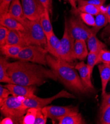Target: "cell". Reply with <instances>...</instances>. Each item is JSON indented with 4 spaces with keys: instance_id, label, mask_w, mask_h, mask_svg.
I'll use <instances>...</instances> for the list:
<instances>
[{
    "instance_id": "1",
    "label": "cell",
    "mask_w": 110,
    "mask_h": 124,
    "mask_svg": "<svg viewBox=\"0 0 110 124\" xmlns=\"http://www.w3.org/2000/svg\"><path fill=\"white\" fill-rule=\"evenodd\" d=\"M44 65L19 60L9 63L7 70L11 84L23 85H41L47 79L57 81L56 75Z\"/></svg>"
},
{
    "instance_id": "26",
    "label": "cell",
    "mask_w": 110,
    "mask_h": 124,
    "mask_svg": "<svg viewBox=\"0 0 110 124\" xmlns=\"http://www.w3.org/2000/svg\"><path fill=\"white\" fill-rule=\"evenodd\" d=\"M37 108H28L25 116H23L19 119L18 122L23 124H34L36 118Z\"/></svg>"
},
{
    "instance_id": "7",
    "label": "cell",
    "mask_w": 110,
    "mask_h": 124,
    "mask_svg": "<svg viewBox=\"0 0 110 124\" xmlns=\"http://www.w3.org/2000/svg\"><path fill=\"white\" fill-rule=\"evenodd\" d=\"M68 24L69 32L75 40L87 41L91 35L90 28L88 27L80 17L77 15L73 16Z\"/></svg>"
},
{
    "instance_id": "19",
    "label": "cell",
    "mask_w": 110,
    "mask_h": 124,
    "mask_svg": "<svg viewBox=\"0 0 110 124\" xmlns=\"http://www.w3.org/2000/svg\"><path fill=\"white\" fill-rule=\"evenodd\" d=\"M40 22L46 38L50 36L53 32H54L51 21L50 10L46 8L45 9L44 12L42 15L40 17Z\"/></svg>"
},
{
    "instance_id": "33",
    "label": "cell",
    "mask_w": 110,
    "mask_h": 124,
    "mask_svg": "<svg viewBox=\"0 0 110 124\" xmlns=\"http://www.w3.org/2000/svg\"><path fill=\"white\" fill-rule=\"evenodd\" d=\"M9 30L8 29L2 25L0 26V47L6 45Z\"/></svg>"
},
{
    "instance_id": "36",
    "label": "cell",
    "mask_w": 110,
    "mask_h": 124,
    "mask_svg": "<svg viewBox=\"0 0 110 124\" xmlns=\"http://www.w3.org/2000/svg\"><path fill=\"white\" fill-rule=\"evenodd\" d=\"M102 96V101L101 108L110 105V93L107 94L106 93Z\"/></svg>"
},
{
    "instance_id": "15",
    "label": "cell",
    "mask_w": 110,
    "mask_h": 124,
    "mask_svg": "<svg viewBox=\"0 0 110 124\" xmlns=\"http://www.w3.org/2000/svg\"><path fill=\"white\" fill-rule=\"evenodd\" d=\"M8 13L20 23L26 18L20 0H14L11 2Z\"/></svg>"
},
{
    "instance_id": "21",
    "label": "cell",
    "mask_w": 110,
    "mask_h": 124,
    "mask_svg": "<svg viewBox=\"0 0 110 124\" xmlns=\"http://www.w3.org/2000/svg\"><path fill=\"white\" fill-rule=\"evenodd\" d=\"M109 23L108 17L106 12H100L96 16L94 26L90 28L91 34L96 35L101 29L107 25Z\"/></svg>"
},
{
    "instance_id": "5",
    "label": "cell",
    "mask_w": 110,
    "mask_h": 124,
    "mask_svg": "<svg viewBox=\"0 0 110 124\" xmlns=\"http://www.w3.org/2000/svg\"><path fill=\"white\" fill-rule=\"evenodd\" d=\"M48 51L41 46L29 45L23 47L16 59L45 66Z\"/></svg>"
},
{
    "instance_id": "2",
    "label": "cell",
    "mask_w": 110,
    "mask_h": 124,
    "mask_svg": "<svg viewBox=\"0 0 110 124\" xmlns=\"http://www.w3.org/2000/svg\"><path fill=\"white\" fill-rule=\"evenodd\" d=\"M46 64L68 89L80 94L88 92L75 67L62 59L48 54L46 56Z\"/></svg>"
},
{
    "instance_id": "43",
    "label": "cell",
    "mask_w": 110,
    "mask_h": 124,
    "mask_svg": "<svg viewBox=\"0 0 110 124\" xmlns=\"http://www.w3.org/2000/svg\"><path fill=\"white\" fill-rule=\"evenodd\" d=\"M64 1H67V0H64Z\"/></svg>"
},
{
    "instance_id": "42",
    "label": "cell",
    "mask_w": 110,
    "mask_h": 124,
    "mask_svg": "<svg viewBox=\"0 0 110 124\" xmlns=\"http://www.w3.org/2000/svg\"><path fill=\"white\" fill-rule=\"evenodd\" d=\"M105 40V42H106V43L110 46V37H109V38H106Z\"/></svg>"
},
{
    "instance_id": "4",
    "label": "cell",
    "mask_w": 110,
    "mask_h": 124,
    "mask_svg": "<svg viewBox=\"0 0 110 124\" xmlns=\"http://www.w3.org/2000/svg\"><path fill=\"white\" fill-rule=\"evenodd\" d=\"M23 97L8 96L1 106V111L6 117L18 120L26 113L28 108L24 104Z\"/></svg>"
},
{
    "instance_id": "11",
    "label": "cell",
    "mask_w": 110,
    "mask_h": 124,
    "mask_svg": "<svg viewBox=\"0 0 110 124\" xmlns=\"http://www.w3.org/2000/svg\"><path fill=\"white\" fill-rule=\"evenodd\" d=\"M9 90L12 95L17 97H29L34 95L36 88L33 85H23L15 84H7L4 85Z\"/></svg>"
},
{
    "instance_id": "38",
    "label": "cell",
    "mask_w": 110,
    "mask_h": 124,
    "mask_svg": "<svg viewBox=\"0 0 110 124\" xmlns=\"http://www.w3.org/2000/svg\"><path fill=\"white\" fill-rule=\"evenodd\" d=\"M39 1L44 6L45 8H46L48 10L51 11V0H39Z\"/></svg>"
},
{
    "instance_id": "18",
    "label": "cell",
    "mask_w": 110,
    "mask_h": 124,
    "mask_svg": "<svg viewBox=\"0 0 110 124\" xmlns=\"http://www.w3.org/2000/svg\"><path fill=\"white\" fill-rule=\"evenodd\" d=\"M59 124H86L81 114L79 112L67 114L58 120Z\"/></svg>"
},
{
    "instance_id": "12",
    "label": "cell",
    "mask_w": 110,
    "mask_h": 124,
    "mask_svg": "<svg viewBox=\"0 0 110 124\" xmlns=\"http://www.w3.org/2000/svg\"><path fill=\"white\" fill-rule=\"evenodd\" d=\"M75 68L79 73L85 88L88 92H93L94 88L91 81L92 75L90 74L87 64H85L83 61H81L80 62L77 63Z\"/></svg>"
},
{
    "instance_id": "3",
    "label": "cell",
    "mask_w": 110,
    "mask_h": 124,
    "mask_svg": "<svg viewBox=\"0 0 110 124\" xmlns=\"http://www.w3.org/2000/svg\"><path fill=\"white\" fill-rule=\"evenodd\" d=\"M21 23L24 30L19 31L26 45L39 46L47 49L46 37L40 20H31L26 18Z\"/></svg>"
},
{
    "instance_id": "24",
    "label": "cell",
    "mask_w": 110,
    "mask_h": 124,
    "mask_svg": "<svg viewBox=\"0 0 110 124\" xmlns=\"http://www.w3.org/2000/svg\"><path fill=\"white\" fill-rule=\"evenodd\" d=\"M23 47L11 45H5L1 47L2 54L7 57L16 58Z\"/></svg>"
},
{
    "instance_id": "29",
    "label": "cell",
    "mask_w": 110,
    "mask_h": 124,
    "mask_svg": "<svg viewBox=\"0 0 110 124\" xmlns=\"http://www.w3.org/2000/svg\"><path fill=\"white\" fill-rule=\"evenodd\" d=\"M98 56V54L97 53H94L89 52L88 54L87 65L91 75L94 67L95 65H97Z\"/></svg>"
},
{
    "instance_id": "9",
    "label": "cell",
    "mask_w": 110,
    "mask_h": 124,
    "mask_svg": "<svg viewBox=\"0 0 110 124\" xmlns=\"http://www.w3.org/2000/svg\"><path fill=\"white\" fill-rule=\"evenodd\" d=\"M21 4L26 17L31 20H40L45 9L39 0H21Z\"/></svg>"
},
{
    "instance_id": "35",
    "label": "cell",
    "mask_w": 110,
    "mask_h": 124,
    "mask_svg": "<svg viewBox=\"0 0 110 124\" xmlns=\"http://www.w3.org/2000/svg\"><path fill=\"white\" fill-rule=\"evenodd\" d=\"M9 94H11V93L9 90L2 85H0V106L3 105L5 100Z\"/></svg>"
},
{
    "instance_id": "40",
    "label": "cell",
    "mask_w": 110,
    "mask_h": 124,
    "mask_svg": "<svg viewBox=\"0 0 110 124\" xmlns=\"http://www.w3.org/2000/svg\"><path fill=\"white\" fill-rule=\"evenodd\" d=\"M70 5H71L73 10H75L77 9L78 8H77V1L78 0H67Z\"/></svg>"
},
{
    "instance_id": "41",
    "label": "cell",
    "mask_w": 110,
    "mask_h": 124,
    "mask_svg": "<svg viewBox=\"0 0 110 124\" xmlns=\"http://www.w3.org/2000/svg\"><path fill=\"white\" fill-rule=\"evenodd\" d=\"M107 15L108 17V20H109V23L110 24V3L107 6Z\"/></svg>"
},
{
    "instance_id": "37",
    "label": "cell",
    "mask_w": 110,
    "mask_h": 124,
    "mask_svg": "<svg viewBox=\"0 0 110 124\" xmlns=\"http://www.w3.org/2000/svg\"><path fill=\"white\" fill-rule=\"evenodd\" d=\"M101 37L102 38H107L110 37V24H109L103 29L101 34Z\"/></svg>"
},
{
    "instance_id": "22",
    "label": "cell",
    "mask_w": 110,
    "mask_h": 124,
    "mask_svg": "<svg viewBox=\"0 0 110 124\" xmlns=\"http://www.w3.org/2000/svg\"><path fill=\"white\" fill-rule=\"evenodd\" d=\"M6 45H16L22 47L27 46L24 43L19 31L11 30H9Z\"/></svg>"
},
{
    "instance_id": "44",
    "label": "cell",
    "mask_w": 110,
    "mask_h": 124,
    "mask_svg": "<svg viewBox=\"0 0 110 124\" xmlns=\"http://www.w3.org/2000/svg\"><path fill=\"white\" fill-rule=\"evenodd\" d=\"M51 2H52V0H51Z\"/></svg>"
},
{
    "instance_id": "32",
    "label": "cell",
    "mask_w": 110,
    "mask_h": 124,
    "mask_svg": "<svg viewBox=\"0 0 110 124\" xmlns=\"http://www.w3.org/2000/svg\"><path fill=\"white\" fill-rule=\"evenodd\" d=\"M14 0H0V16L8 13L9 7Z\"/></svg>"
},
{
    "instance_id": "27",
    "label": "cell",
    "mask_w": 110,
    "mask_h": 124,
    "mask_svg": "<svg viewBox=\"0 0 110 124\" xmlns=\"http://www.w3.org/2000/svg\"><path fill=\"white\" fill-rule=\"evenodd\" d=\"M100 123L102 124H110V105L101 108Z\"/></svg>"
},
{
    "instance_id": "13",
    "label": "cell",
    "mask_w": 110,
    "mask_h": 124,
    "mask_svg": "<svg viewBox=\"0 0 110 124\" xmlns=\"http://www.w3.org/2000/svg\"><path fill=\"white\" fill-rule=\"evenodd\" d=\"M47 50L51 55L55 57L61 59V42L53 32L50 36L46 38Z\"/></svg>"
},
{
    "instance_id": "30",
    "label": "cell",
    "mask_w": 110,
    "mask_h": 124,
    "mask_svg": "<svg viewBox=\"0 0 110 124\" xmlns=\"http://www.w3.org/2000/svg\"><path fill=\"white\" fill-rule=\"evenodd\" d=\"M78 14H79V16L85 24L90 26H94L95 18L93 16L84 12H79Z\"/></svg>"
},
{
    "instance_id": "20",
    "label": "cell",
    "mask_w": 110,
    "mask_h": 124,
    "mask_svg": "<svg viewBox=\"0 0 110 124\" xmlns=\"http://www.w3.org/2000/svg\"><path fill=\"white\" fill-rule=\"evenodd\" d=\"M88 46L90 52L99 54L102 49L106 47V45L96 37V35L91 34L87 40Z\"/></svg>"
},
{
    "instance_id": "10",
    "label": "cell",
    "mask_w": 110,
    "mask_h": 124,
    "mask_svg": "<svg viewBox=\"0 0 110 124\" xmlns=\"http://www.w3.org/2000/svg\"><path fill=\"white\" fill-rule=\"evenodd\" d=\"M42 111L47 118H51L53 122L70 113L79 112L77 107L46 106L42 108Z\"/></svg>"
},
{
    "instance_id": "14",
    "label": "cell",
    "mask_w": 110,
    "mask_h": 124,
    "mask_svg": "<svg viewBox=\"0 0 110 124\" xmlns=\"http://www.w3.org/2000/svg\"><path fill=\"white\" fill-rule=\"evenodd\" d=\"M0 24L9 30L22 31L24 30L22 24L11 16L8 13L0 16Z\"/></svg>"
},
{
    "instance_id": "31",
    "label": "cell",
    "mask_w": 110,
    "mask_h": 124,
    "mask_svg": "<svg viewBox=\"0 0 110 124\" xmlns=\"http://www.w3.org/2000/svg\"><path fill=\"white\" fill-rule=\"evenodd\" d=\"M107 0H78V8L87 5H91L97 6L104 5Z\"/></svg>"
},
{
    "instance_id": "34",
    "label": "cell",
    "mask_w": 110,
    "mask_h": 124,
    "mask_svg": "<svg viewBox=\"0 0 110 124\" xmlns=\"http://www.w3.org/2000/svg\"><path fill=\"white\" fill-rule=\"evenodd\" d=\"M47 118L43 112L42 108H37V112L34 124H45Z\"/></svg>"
},
{
    "instance_id": "16",
    "label": "cell",
    "mask_w": 110,
    "mask_h": 124,
    "mask_svg": "<svg viewBox=\"0 0 110 124\" xmlns=\"http://www.w3.org/2000/svg\"><path fill=\"white\" fill-rule=\"evenodd\" d=\"M98 69L101 80L102 96L106 93L107 84L110 81V64L101 63L98 65Z\"/></svg>"
},
{
    "instance_id": "8",
    "label": "cell",
    "mask_w": 110,
    "mask_h": 124,
    "mask_svg": "<svg viewBox=\"0 0 110 124\" xmlns=\"http://www.w3.org/2000/svg\"><path fill=\"white\" fill-rule=\"evenodd\" d=\"M60 98H74V94L69 93L66 91L62 90L55 95L48 98H41L35 94L31 97H24L23 102L27 108H43L48 104L51 103L54 101Z\"/></svg>"
},
{
    "instance_id": "39",
    "label": "cell",
    "mask_w": 110,
    "mask_h": 124,
    "mask_svg": "<svg viewBox=\"0 0 110 124\" xmlns=\"http://www.w3.org/2000/svg\"><path fill=\"white\" fill-rule=\"evenodd\" d=\"M1 124H13L14 122L13 119L10 117H6L1 122Z\"/></svg>"
},
{
    "instance_id": "23",
    "label": "cell",
    "mask_w": 110,
    "mask_h": 124,
    "mask_svg": "<svg viewBox=\"0 0 110 124\" xmlns=\"http://www.w3.org/2000/svg\"><path fill=\"white\" fill-rule=\"evenodd\" d=\"M9 62L7 57L1 56L0 58V82L7 84H11V80L7 73Z\"/></svg>"
},
{
    "instance_id": "17",
    "label": "cell",
    "mask_w": 110,
    "mask_h": 124,
    "mask_svg": "<svg viewBox=\"0 0 110 124\" xmlns=\"http://www.w3.org/2000/svg\"><path fill=\"white\" fill-rule=\"evenodd\" d=\"M74 53L76 59L80 61L85 60L88 54L86 41L84 40H75Z\"/></svg>"
},
{
    "instance_id": "25",
    "label": "cell",
    "mask_w": 110,
    "mask_h": 124,
    "mask_svg": "<svg viewBox=\"0 0 110 124\" xmlns=\"http://www.w3.org/2000/svg\"><path fill=\"white\" fill-rule=\"evenodd\" d=\"M101 6L87 5L78 8L77 9L73 10V12L75 15L77 16H78L79 12H84V13H87L93 16H96L101 12Z\"/></svg>"
},
{
    "instance_id": "28",
    "label": "cell",
    "mask_w": 110,
    "mask_h": 124,
    "mask_svg": "<svg viewBox=\"0 0 110 124\" xmlns=\"http://www.w3.org/2000/svg\"><path fill=\"white\" fill-rule=\"evenodd\" d=\"M101 63L110 64V51L102 49L99 53L97 64Z\"/></svg>"
},
{
    "instance_id": "6",
    "label": "cell",
    "mask_w": 110,
    "mask_h": 124,
    "mask_svg": "<svg viewBox=\"0 0 110 124\" xmlns=\"http://www.w3.org/2000/svg\"><path fill=\"white\" fill-rule=\"evenodd\" d=\"M75 41V40L69 32L68 21L65 19L64 34L60 40L61 56V59L70 64L74 62L76 59L74 53Z\"/></svg>"
}]
</instances>
